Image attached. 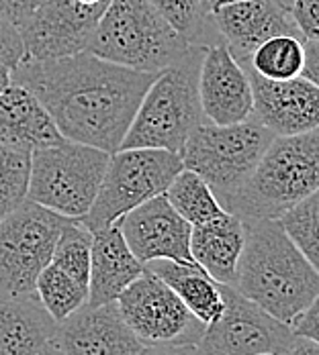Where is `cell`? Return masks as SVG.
<instances>
[{"label":"cell","instance_id":"cell-1","mask_svg":"<svg viewBox=\"0 0 319 355\" xmlns=\"http://www.w3.org/2000/svg\"><path fill=\"white\" fill-rule=\"evenodd\" d=\"M10 73L35 94L68 141L115 153L162 71L131 70L80 51L56 60L25 58Z\"/></svg>","mask_w":319,"mask_h":355},{"label":"cell","instance_id":"cell-2","mask_svg":"<svg viewBox=\"0 0 319 355\" xmlns=\"http://www.w3.org/2000/svg\"><path fill=\"white\" fill-rule=\"evenodd\" d=\"M234 288L284 324L318 298L319 274L279 220H248Z\"/></svg>","mask_w":319,"mask_h":355},{"label":"cell","instance_id":"cell-3","mask_svg":"<svg viewBox=\"0 0 319 355\" xmlns=\"http://www.w3.org/2000/svg\"><path fill=\"white\" fill-rule=\"evenodd\" d=\"M319 190V127L275 137L246 184L223 202L227 213L248 220H279Z\"/></svg>","mask_w":319,"mask_h":355},{"label":"cell","instance_id":"cell-4","mask_svg":"<svg viewBox=\"0 0 319 355\" xmlns=\"http://www.w3.org/2000/svg\"><path fill=\"white\" fill-rule=\"evenodd\" d=\"M193 47L149 0H111L86 51L123 68L160 73Z\"/></svg>","mask_w":319,"mask_h":355},{"label":"cell","instance_id":"cell-5","mask_svg":"<svg viewBox=\"0 0 319 355\" xmlns=\"http://www.w3.org/2000/svg\"><path fill=\"white\" fill-rule=\"evenodd\" d=\"M205 47L195 45L178 64L164 70L143 94L121 149L147 147L180 153L205 114L199 98V70Z\"/></svg>","mask_w":319,"mask_h":355},{"label":"cell","instance_id":"cell-6","mask_svg":"<svg viewBox=\"0 0 319 355\" xmlns=\"http://www.w3.org/2000/svg\"><path fill=\"white\" fill-rule=\"evenodd\" d=\"M275 137L264 125L250 119L236 125L201 123L178 155L186 170L211 186L223 207L246 184Z\"/></svg>","mask_w":319,"mask_h":355},{"label":"cell","instance_id":"cell-7","mask_svg":"<svg viewBox=\"0 0 319 355\" xmlns=\"http://www.w3.org/2000/svg\"><path fill=\"white\" fill-rule=\"evenodd\" d=\"M108 157L103 149L68 139L33 149L27 200L80 220L99 194Z\"/></svg>","mask_w":319,"mask_h":355},{"label":"cell","instance_id":"cell-8","mask_svg":"<svg viewBox=\"0 0 319 355\" xmlns=\"http://www.w3.org/2000/svg\"><path fill=\"white\" fill-rule=\"evenodd\" d=\"M182 168L180 155L166 149L131 147L111 153L99 194L80 223L92 233L115 225L123 214L166 194Z\"/></svg>","mask_w":319,"mask_h":355},{"label":"cell","instance_id":"cell-9","mask_svg":"<svg viewBox=\"0 0 319 355\" xmlns=\"http://www.w3.org/2000/svg\"><path fill=\"white\" fill-rule=\"evenodd\" d=\"M72 218L31 200L0 216V296L35 298V282L51 261L58 237Z\"/></svg>","mask_w":319,"mask_h":355},{"label":"cell","instance_id":"cell-10","mask_svg":"<svg viewBox=\"0 0 319 355\" xmlns=\"http://www.w3.org/2000/svg\"><path fill=\"white\" fill-rule=\"evenodd\" d=\"M117 309L143 345L193 343L199 345L205 322L199 320L178 294L145 268L142 276L117 298Z\"/></svg>","mask_w":319,"mask_h":355},{"label":"cell","instance_id":"cell-11","mask_svg":"<svg viewBox=\"0 0 319 355\" xmlns=\"http://www.w3.org/2000/svg\"><path fill=\"white\" fill-rule=\"evenodd\" d=\"M223 313L205 327L199 347L205 355H284L295 341V331L262 306L221 284Z\"/></svg>","mask_w":319,"mask_h":355},{"label":"cell","instance_id":"cell-12","mask_svg":"<svg viewBox=\"0 0 319 355\" xmlns=\"http://www.w3.org/2000/svg\"><path fill=\"white\" fill-rule=\"evenodd\" d=\"M108 2L45 0L31 19L19 27L25 58L56 60L86 51Z\"/></svg>","mask_w":319,"mask_h":355},{"label":"cell","instance_id":"cell-13","mask_svg":"<svg viewBox=\"0 0 319 355\" xmlns=\"http://www.w3.org/2000/svg\"><path fill=\"white\" fill-rule=\"evenodd\" d=\"M117 225L129 249L142 263L156 259L197 263L190 253L193 225L177 213L166 194H160L123 214Z\"/></svg>","mask_w":319,"mask_h":355},{"label":"cell","instance_id":"cell-14","mask_svg":"<svg viewBox=\"0 0 319 355\" xmlns=\"http://www.w3.org/2000/svg\"><path fill=\"white\" fill-rule=\"evenodd\" d=\"M217 35L244 66L258 45L277 35L301 37L288 0H240L211 12ZM303 39V37H301Z\"/></svg>","mask_w":319,"mask_h":355},{"label":"cell","instance_id":"cell-15","mask_svg":"<svg viewBox=\"0 0 319 355\" xmlns=\"http://www.w3.org/2000/svg\"><path fill=\"white\" fill-rule=\"evenodd\" d=\"M246 70V68H244ZM248 71L254 112L252 116L277 137H291L319 127V88L303 76L293 80H266Z\"/></svg>","mask_w":319,"mask_h":355},{"label":"cell","instance_id":"cell-16","mask_svg":"<svg viewBox=\"0 0 319 355\" xmlns=\"http://www.w3.org/2000/svg\"><path fill=\"white\" fill-rule=\"evenodd\" d=\"M64 355H138L143 343L123 320L117 302H88L58 322L49 341Z\"/></svg>","mask_w":319,"mask_h":355},{"label":"cell","instance_id":"cell-17","mask_svg":"<svg viewBox=\"0 0 319 355\" xmlns=\"http://www.w3.org/2000/svg\"><path fill=\"white\" fill-rule=\"evenodd\" d=\"M199 98L205 119L215 125H236L254 112V94L244 70L223 41L205 47L199 70Z\"/></svg>","mask_w":319,"mask_h":355},{"label":"cell","instance_id":"cell-18","mask_svg":"<svg viewBox=\"0 0 319 355\" xmlns=\"http://www.w3.org/2000/svg\"><path fill=\"white\" fill-rule=\"evenodd\" d=\"M143 272L145 263L133 255L117 223L92 233L88 280L90 306L117 302L121 292L133 284Z\"/></svg>","mask_w":319,"mask_h":355},{"label":"cell","instance_id":"cell-19","mask_svg":"<svg viewBox=\"0 0 319 355\" xmlns=\"http://www.w3.org/2000/svg\"><path fill=\"white\" fill-rule=\"evenodd\" d=\"M66 141L51 114L21 84H10L0 94V143L33 151Z\"/></svg>","mask_w":319,"mask_h":355},{"label":"cell","instance_id":"cell-20","mask_svg":"<svg viewBox=\"0 0 319 355\" xmlns=\"http://www.w3.org/2000/svg\"><path fill=\"white\" fill-rule=\"evenodd\" d=\"M246 243V225L231 213L221 214L209 223L193 227L190 253L193 259L219 284L234 286L238 263Z\"/></svg>","mask_w":319,"mask_h":355},{"label":"cell","instance_id":"cell-21","mask_svg":"<svg viewBox=\"0 0 319 355\" xmlns=\"http://www.w3.org/2000/svg\"><path fill=\"white\" fill-rule=\"evenodd\" d=\"M58 322L39 298L0 296V355H39L54 337Z\"/></svg>","mask_w":319,"mask_h":355},{"label":"cell","instance_id":"cell-22","mask_svg":"<svg viewBox=\"0 0 319 355\" xmlns=\"http://www.w3.org/2000/svg\"><path fill=\"white\" fill-rule=\"evenodd\" d=\"M145 268L170 286L178 298L188 306V311L205 324L221 317L225 306L221 284L213 280L199 263L156 259L145 263Z\"/></svg>","mask_w":319,"mask_h":355},{"label":"cell","instance_id":"cell-23","mask_svg":"<svg viewBox=\"0 0 319 355\" xmlns=\"http://www.w3.org/2000/svg\"><path fill=\"white\" fill-rule=\"evenodd\" d=\"M305 64V41L297 35H277L254 49L248 62L242 66L246 70L266 80H293L299 78Z\"/></svg>","mask_w":319,"mask_h":355},{"label":"cell","instance_id":"cell-24","mask_svg":"<svg viewBox=\"0 0 319 355\" xmlns=\"http://www.w3.org/2000/svg\"><path fill=\"white\" fill-rule=\"evenodd\" d=\"M166 196L177 209V213L193 227L209 223L225 213L211 186L199 174L186 168H182L170 182Z\"/></svg>","mask_w":319,"mask_h":355},{"label":"cell","instance_id":"cell-25","mask_svg":"<svg viewBox=\"0 0 319 355\" xmlns=\"http://www.w3.org/2000/svg\"><path fill=\"white\" fill-rule=\"evenodd\" d=\"M35 294L56 322L68 319L88 302V286L80 284L54 263H47L41 270L35 282Z\"/></svg>","mask_w":319,"mask_h":355},{"label":"cell","instance_id":"cell-26","mask_svg":"<svg viewBox=\"0 0 319 355\" xmlns=\"http://www.w3.org/2000/svg\"><path fill=\"white\" fill-rule=\"evenodd\" d=\"M152 6L172 25L178 35H182L190 45L209 47V37L217 31L211 23V15L205 10L203 0H149Z\"/></svg>","mask_w":319,"mask_h":355},{"label":"cell","instance_id":"cell-27","mask_svg":"<svg viewBox=\"0 0 319 355\" xmlns=\"http://www.w3.org/2000/svg\"><path fill=\"white\" fill-rule=\"evenodd\" d=\"M90 249H92V231H88L78 218H72L64 227L62 235L54 249L51 261L66 274H70L80 284L88 286L90 280Z\"/></svg>","mask_w":319,"mask_h":355},{"label":"cell","instance_id":"cell-28","mask_svg":"<svg viewBox=\"0 0 319 355\" xmlns=\"http://www.w3.org/2000/svg\"><path fill=\"white\" fill-rule=\"evenodd\" d=\"M31 151L0 143V216L27 200Z\"/></svg>","mask_w":319,"mask_h":355},{"label":"cell","instance_id":"cell-29","mask_svg":"<svg viewBox=\"0 0 319 355\" xmlns=\"http://www.w3.org/2000/svg\"><path fill=\"white\" fill-rule=\"evenodd\" d=\"M279 223L319 274V190L286 211Z\"/></svg>","mask_w":319,"mask_h":355},{"label":"cell","instance_id":"cell-30","mask_svg":"<svg viewBox=\"0 0 319 355\" xmlns=\"http://www.w3.org/2000/svg\"><path fill=\"white\" fill-rule=\"evenodd\" d=\"M25 60V45L19 27H15L8 19L0 15V64H4L10 71Z\"/></svg>","mask_w":319,"mask_h":355},{"label":"cell","instance_id":"cell-31","mask_svg":"<svg viewBox=\"0 0 319 355\" xmlns=\"http://www.w3.org/2000/svg\"><path fill=\"white\" fill-rule=\"evenodd\" d=\"M291 10L303 41H319V0H291Z\"/></svg>","mask_w":319,"mask_h":355},{"label":"cell","instance_id":"cell-32","mask_svg":"<svg viewBox=\"0 0 319 355\" xmlns=\"http://www.w3.org/2000/svg\"><path fill=\"white\" fill-rule=\"evenodd\" d=\"M45 0H0V15L15 27H21Z\"/></svg>","mask_w":319,"mask_h":355},{"label":"cell","instance_id":"cell-33","mask_svg":"<svg viewBox=\"0 0 319 355\" xmlns=\"http://www.w3.org/2000/svg\"><path fill=\"white\" fill-rule=\"evenodd\" d=\"M291 329L295 331V335L319 343V294L318 298L297 317V320L291 324Z\"/></svg>","mask_w":319,"mask_h":355},{"label":"cell","instance_id":"cell-34","mask_svg":"<svg viewBox=\"0 0 319 355\" xmlns=\"http://www.w3.org/2000/svg\"><path fill=\"white\" fill-rule=\"evenodd\" d=\"M138 355H205L193 343H152L143 345Z\"/></svg>","mask_w":319,"mask_h":355},{"label":"cell","instance_id":"cell-35","mask_svg":"<svg viewBox=\"0 0 319 355\" xmlns=\"http://www.w3.org/2000/svg\"><path fill=\"white\" fill-rule=\"evenodd\" d=\"M301 76L319 88V41H305V64Z\"/></svg>","mask_w":319,"mask_h":355},{"label":"cell","instance_id":"cell-36","mask_svg":"<svg viewBox=\"0 0 319 355\" xmlns=\"http://www.w3.org/2000/svg\"><path fill=\"white\" fill-rule=\"evenodd\" d=\"M284 355H319V343L305 339V337H295V341L291 343L288 352Z\"/></svg>","mask_w":319,"mask_h":355},{"label":"cell","instance_id":"cell-37","mask_svg":"<svg viewBox=\"0 0 319 355\" xmlns=\"http://www.w3.org/2000/svg\"><path fill=\"white\" fill-rule=\"evenodd\" d=\"M13 84V73H10V68H6L4 64H0V94L4 88H8Z\"/></svg>","mask_w":319,"mask_h":355},{"label":"cell","instance_id":"cell-38","mask_svg":"<svg viewBox=\"0 0 319 355\" xmlns=\"http://www.w3.org/2000/svg\"><path fill=\"white\" fill-rule=\"evenodd\" d=\"M231 2H240V0H203V6H205V10L211 15L213 10H217V8H221V6H225V4H231ZM291 2V0H288Z\"/></svg>","mask_w":319,"mask_h":355},{"label":"cell","instance_id":"cell-39","mask_svg":"<svg viewBox=\"0 0 319 355\" xmlns=\"http://www.w3.org/2000/svg\"><path fill=\"white\" fill-rule=\"evenodd\" d=\"M39 355H64V354H62L60 349H56L54 345H49V343H47V347H45V349H43Z\"/></svg>","mask_w":319,"mask_h":355},{"label":"cell","instance_id":"cell-40","mask_svg":"<svg viewBox=\"0 0 319 355\" xmlns=\"http://www.w3.org/2000/svg\"><path fill=\"white\" fill-rule=\"evenodd\" d=\"M260 355H272V354H260Z\"/></svg>","mask_w":319,"mask_h":355}]
</instances>
